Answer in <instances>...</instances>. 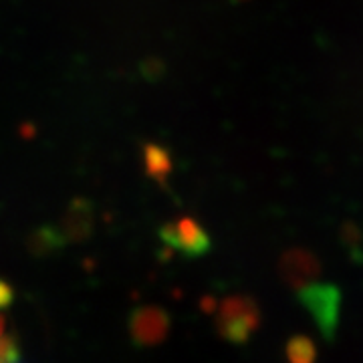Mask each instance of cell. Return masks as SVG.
<instances>
[{
  "label": "cell",
  "mask_w": 363,
  "mask_h": 363,
  "mask_svg": "<svg viewBox=\"0 0 363 363\" xmlns=\"http://www.w3.org/2000/svg\"><path fill=\"white\" fill-rule=\"evenodd\" d=\"M286 355L293 362H311L315 357V345L307 337H293L286 345Z\"/></svg>",
  "instance_id": "9"
},
{
  "label": "cell",
  "mask_w": 363,
  "mask_h": 363,
  "mask_svg": "<svg viewBox=\"0 0 363 363\" xmlns=\"http://www.w3.org/2000/svg\"><path fill=\"white\" fill-rule=\"evenodd\" d=\"M93 224H95L93 202L87 198H75L67 206L65 214L59 222V230L67 242H83L93 233Z\"/></svg>",
  "instance_id": "4"
},
{
  "label": "cell",
  "mask_w": 363,
  "mask_h": 363,
  "mask_svg": "<svg viewBox=\"0 0 363 363\" xmlns=\"http://www.w3.org/2000/svg\"><path fill=\"white\" fill-rule=\"evenodd\" d=\"M143 164L152 180H156L157 184H166L172 174V156L166 147L157 143H147L143 147Z\"/></svg>",
  "instance_id": "7"
},
{
  "label": "cell",
  "mask_w": 363,
  "mask_h": 363,
  "mask_svg": "<svg viewBox=\"0 0 363 363\" xmlns=\"http://www.w3.org/2000/svg\"><path fill=\"white\" fill-rule=\"evenodd\" d=\"M142 73L143 77H147L150 81H156L162 73H164V65L160 59H147L142 63Z\"/></svg>",
  "instance_id": "10"
},
{
  "label": "cell",
  "mask_w": 363,
  "mask_h": 363,
  "mask_svg": "<svg viewBox=\"0 0 363 363\" xmlns=\"http://www.w3.org/2000/svg\"><path fill=\"white\" fill-rule=\"evenodd\" d=\"M315 259L307 252H291L285 257V274L291 283H303L307 274H315Z\"/></svg>",
  "instance_id": "8"
},
{
  "label": "cell",
  "mask_w": 363,
  "mask_h": 363,
  "mask_svg": "<svg viewBox=\"0 0 363 363\" xmlns=\"http://www.w3.org/2000/svg\"><path fill=\"white\" fill-rule=\"evenodd\" d=\"M160 238L168 245L169 248L178 250L182 255L196 259V257H202L206 255L212 242H210V236L202 228V224H198L194 218L190 216H180L178 220L166 222L162 228H160Z\"/></svg>",
  "instance_id": "2"
},
{
  "label": "cell",
  "mask_w": 363,
  "mask_h": 363,
  "mask_svg": "<svg viewBox=\"0 0 363 363\" xmlns=\"http://www.w3.org/2000/svg\"><path fill=\"white\" fill-rule=\"evenodd\" d=\"M130 337L140 347H154L168 337L169 315L156 305H145L133 309L130 315Z\"/></svg>",
  "instance_id": "3"
},
{
  "label": "cell",
  "mask_w": 363,
  "mask_h": 363,
  "mask_svg": "<svg viewBox=\"0 0 363 363\" xmlns=\"http://www.w3.org/2000/svg\"><path fill=\"white\" fill-rule=\"evenodd\" d=\"M13 298H14L13 286L9 285L6 281H2V279H0V309L11 307V305H13Z\"/></svg>",
  "instance_id": "11"
},
{
  "label": "cell",
  "mask_w": 363,
  "mask_h": 363,
  "mask_svg": "<svg viewBox=\"0 0 363 363\" xmlns=\"http://www.w3.org/2000/svg\"><path fill=\"white\" fill-rule=\"evenodd\" d=\"M303 298L309 305L317 323L321 325L325 333L329 335V331L335 327V321H337V291L333 286H309L303 293Z\"/></svg>",
  "instance_id": "5"
},
{
  "label": "cell",
  "mask_w": 363,
  "mask_h": 363,
  "mask_svg": "<svg viewBox=\"0 0 363 363\" xmlns=\"http://www.w3.org/2000/svg\"><path fill=\"white\" fill-rule=\"evenodd\" d=\"M260 311L248 297H228L218 309L216 327L222 337L233 343H245L259 327Z\"/></svg>",
  "instance_id": "1"
},
{
  "label": "cell",
  "mask_w": 363,
  "mask_h": 363,
  "mask_svg": "<svg viewBox=\"0 0 363 363\" xmlns=\"http://www.w3.org/2000/svg\"><path fill=\"white\" fill-rule=\"evenodd\" d=\"M67 240L63 238V234L59 230V226H51V224H45L35 228L28 240H26V247L30 250V255L35 257H51L55 252H59L61 248L65 247Z\"/></svg>",
  "instance_id": "6"
}]
</instances>
